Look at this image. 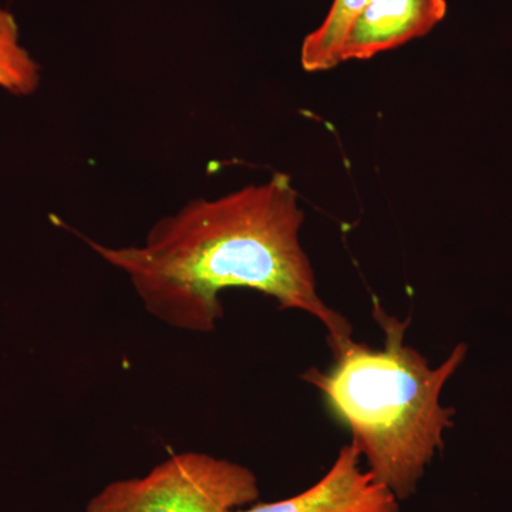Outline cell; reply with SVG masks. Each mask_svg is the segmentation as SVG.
<instances>
[{
	"label": "cell",
	"instance_id": "6da1fadb",
	"mask_svg": "<svg viewBox=\"0 0 512 512\" xmlns=\"http://www.w3.org/2000/svg\"><path fill=\"white\" fill-rule=\"evenodd\" d=\"M303 220L291 178L275 173L266 183L188 202L158 220L141 245L106 247L76 235L126 274L146 311L171 328L214 332L224 316L221 293L245 288L309 313L328 339L352 338L348 320L319 296L299 239Z\"/></svg>",
	"mask_w": 512,
	"mask_h": 512
},
{
	"label": "cell",
	"instance_id": "7a4b0ae2",
	"mask_svg": "<svg viewBox=\"0 0 512 512\" xmlns=\"http://www.w3.org/2000/svg\"><path fill=\"white\" fill-rule=\"evenodd\" d=\"M373 315L383 329L380 349L352 338L328 339L332 365L301 376L312 384L333 419L352 434L367 470L397 500L414 494L427 466L443 451L453 427V409L440 394L467 356L460 343L439 367L404 342L410 320H400L375 302Z\"/></svg>",
	"mask_w": 512,
	"mask_h": 512
},
{
	"label": "cell",
	"instance_id": "3957f363",
	"mask_svg": "<svg viewBox=\"0 0 512 512\" xmlns=\"http://www.w3.org/2000/svg\"><path fill=\"white\" fill-rule=\"evenodd\" d=\"M254 471L207 453H180L144 477L111 481L86 512H228L259 500Z\"/></svg>",
	"mask_w": 512,
	"mask_h": 512
},
{
	"label": "cell",
	"instance_id": "277c9868",
	"mask_svg": "<svg viewBox=\"0 0 512 512\" xmlns=\"http://www.w3.org/2000/svg\"><path fill=\"white\" fill-rule=\"evenodd\" d=\"M359 448L346 444L318 483L302 493L228 512H400L396 495L360 467Z\"/></svg>",
	"mask_w": 512,
	"mask_h": 512
},
{
	"label": "cell",
	"instance_id": "5b68a950",
	"mask_svg": "<svg viewBox=\"0 0 512 512\" xmlns=\"http://www.w3.org/2000/svg\"><path fill=\"white\" fill-rule=\"evenodd\" d=\"M447 15V0H370L340 49V64L372 59L429 35Z\"/></svg>",
	"mask_w": 512,
	"mask_h": 512
},
{
	"label": "cell",
	"instance_id": "8992f818",
	"mask_svg": "<svg viewBox=\"0 0 512 512\" xmlns=\"http://www.w3.org/2000/svg\"><path fill=\"white\" fill-rule=\"evenodd\" d=\"M369 2L370 0H333L322 25L303 40L301 64L305 72H326L339 66L340 49L346 35Z\"/></svg>",
	"mask_w": 512,
	"mask_h": 512
},
{
	"label": "cell",
	"instance_id": "52a82bcc",
	"mask_svg": "<svg viewBox=\"0 0 512 512\" xmlns=\"http://www.w3.org/2000/svg\"><path fill=\"white\" fill-rule=\"evenodd\" d=\"M40 83V66L20 43L18 22L0 3V89L30 96Z\"/></svg>",
	"mask_w": 512,
	"mask_h": 512
}]
</instances>
